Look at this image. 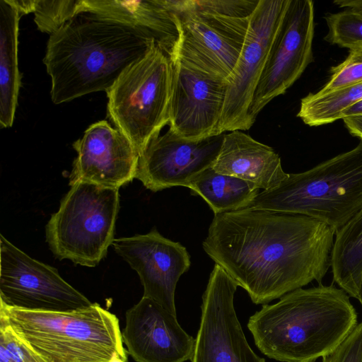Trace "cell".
Here are the masks:
<instances>
[{"label": "cell", "instance_id": "7a4b0ae2", "mask_svg": "<svg viewBox=\"0 0 362 362\" xmlns=\"http://www.w3.org/2000/svg\"><path fill=\"white\" fill-rule=\"evenodd\" d=\"M154 45L143 29L90 12L76 13L47 44L43 62L51 78L52 101L107 92Z\"/></svg>", "mask_w": 362, "mask_h": 362}, {"label": "cell", "instance_id": "8fae6325", "mask_svg": "<svg viewBox=\"0 0 362 362\" xmlns=\"http://www.w3.org/2000/svg\"><path fill=\"white\" fill-rule=\"evenodd\" d=\"M290 0H259L238 62L226 80L220 134L250 128L247 112Z\"/></svg>", "mask_w": 362, "mask_h": 362}, {"label": "cell", "instance_id": "9c48e42d", "mask_svg": "<svg viewBox=\"0 0 362 362\" xmlns=\"http://www.w3.org/2000/svg\"><path fill=\"white\" fill-rule=\"evenodd\" d=\"M93 303L56 268L32 258L0 235V304L33 311L71 312Z\"/></svg>", "mask_w": 362, "mask_h": 362}, {"label": "cell", "instance_id": "ffe728a7", "mask_svg": "<svg viewBox=\"0 0 362 362\" xmlns=\"http://www.w3.org/2000/svg\"><path fill=\"white\" fill-rule=\"evenodd\" d=\"M21 14L8 0H0V126H12L21 87L18 65Z\"/></svg>", "mask_w": 362, "mask_h": 362}, {"label": "cell", "instance_id": "ba28073f", "mask_svg": "<svg viewBox=\"0 0 362 362\" xmlns=\"http://www.w3.org/2000/svg\"><path fill=\"white\" fill-rule=\"evenodd\" d=\"M172 71L170 58L154 45L106 92L110 118L139 156L169 122Z\"/></svg>", "mask_w": 362, "mask_h": 362}, {"label": "cell", "instance_id": "3957f363", "mask_svg": "<svg viewBox=\"0 0 362 362\" xmlns=\"http://www.w3.org/2000/svg\"><path fill=\"white\" fill-rule=\"evenodd\" d=\"M358 325L350 296L331 284L291 291L250 316L255 345L281 362H315L332 352Z\"/></svg>", "mask_w": 362, "mask_h": 362}, {"label": "cell", "instance_id": "1f68e13d", "mask_svg": "<svg viewBox=\"0 0 362 362\" xmlns=\"http://www.w3.org/2000/svg\"><path fill=\"white\" fill-rule=\"evenodd\" d=\"M358 115H362V100L344 110L341 112V119Z\"/></svg>", "mask_w": 362, "mask_h": 362}, {"label": "cell", "instance_id": "7c38bea8", "mask_svg": "<svg viewBox=\"0 0 362 362\" xmlns=\"http://www.w3.org/2000/svg\"><path fill=\"white\" fill-rule=\"evenodd\" d=\"M238 286L215 263L202 295L192 362H265L250 346L236 315L233 300Z\"/></svg>", "mask_w": 362, "mask_h": 362}, {"label": "cell", "instance_id": "6da1fadb", "mask_svg": "<svg viewBox=\"0 0 362 362\" xmlns=\"http://www.w3.org/2000/svg\"><path fill=\"white\" fill-rule=\"evenodd\" d=\"M335 233L306 216L245 208L214 214L202 246L253 303L264 305L313 281L322 284Z\"/></svg>", "mask_w": 362, "mask_h": 362}, {"label": "cell", "instance_id": "d6986e66", "mask_svg": "<svg viewBox=\"0 0 362 362\" xmlns=\"http://www.w3.org/2000/svg\"><path fill=\"white\" fill-rule=\"evenodd\" d=\"M90 12L143 29L170 59L178 39L173 12L164 0H79L78 11Z\"/></svg>", "mask_w": 362, "mask_h": 362}, {"label": "cell", "instance_id": "ac0fdd59", "mask_svg": "<svg viewBox=\"0 0 362 362\" xmlns=\"http://www.w3.org/2000/svg\"><path fill=\"white\" fill-rule=\"evenodd\" d=\"M212 168L251 182L263 191L276 187L288 175L282 168L280 156L272 147L240 130L224 134Z\"/></svg>", "mask_w": 362, "mask_h": 362}, {"label": "cell", "instance_id": "44dd1931", "mask_svg": "<svg viewBox=\"0 0 362 362\" xmlns=\"http://www.w3.org/2000/svg\"><path fill=\"white\" fill-rule=\"evenodd\" d=\"M333 281L360 300L362 287V208L335 233L331 255Z\"/></svg>", "mask_w": 362, "mask_h": 362}, {"label": "cell", "instance_id": "4316f807", "mask_svg": "<svg viewBox=\"0 0 362 362\" xmlns=\"http://www.w3.org/2000/svg\"><path fill=\"white\" fill-rule=\"evenodd\" d=\"M1 362H44L6 325L0 323Z\"/></svg>", "mask_w": 362, "mask_h": 362}, {"label": "cell", "instance_id": "484cf974", "mask_svg": "<svg viewBox=\"0 0 362 362\" xmlns=\"http://www.w3.org/2000/svg\"><path fill=\"white\" fill-rule=\"evenodd\" d=\"M330 78L318 91L325 93L362 83V48L351 49L346 59L330 69Z\"/></svg>", "mask_w": 362, "mask_h": 362}, {"label": "cell", "instance_id": "5b68a950", "mask_svg": "<svg viewBox=\"0 0 362 362\" xmlns=\"http://www.w3.org/2000/svg\"><path fill=\"white\" fill-rule=\"evenodd\" d=\"M247 208L306 216L337 232L362 208V140L307 171L288 174Z\"/></svg>", "mask_w": 362, "mask_h": 362}, {"label": "cell", "instance_id": "52a82bcc", "mask_svg": "<svg viewBox=\"0 0 362 362\" xmlns=\"http://www.w3.org/2000/svg\"><path fill=\"white\" fill-rule=\"evenodd\" d=\"M71 187L45 226L46 241L57 259L93 267L115 239L119 189L86 182Z\"/></svg>", "mask_w": 362, "mask_h": 362}, {"label": "cell", "instance_id": "4dcf8cb0", "mask_svg": "<svg viewBox=\"0 0 362 362\" xmlns=\"http://www.w3.org/2000/svg\"><path fill=\"white\" fill-rule=\"evenodd\" d=\"M334 3L340 8H346L362 14V0H336Z\"/></svg>", "mask_w": 362, "mask_h": 362}, {"label": "cell", "instance_id": "5bb4252c", "mask_svg": "<svg viewBox=\"0 0 362 362\" xmlns=\"http://www.w3.org/2000/svg\"><path fill=\"white\" fill-rule=\"evenodd\" d=\"M224 134L189 141L169 129L153 138L140 154L135 178L152 192L176 186L187 187L195 177L213 166Z\"/></svg>", "mask_w": 362, "mask_h": 362}, {"label": "cell", "instance_id": "e0dca14e", "mask_svg": "<svg viewBox=\"0 0 362 362\" xmlns=\"http://www.w3.org/2000/svg\"><path fill=\"white\" fill-rule=\"evenodd\" d=\"M73 147L77 156L70 186L86 182L119 189L135 178L139 153L127 137L106 121L91 124Z\"/></svg>", "mask_w": 362, "mask_h": 362}, {"label": "cell", "instance_id": "8992f818", "mask_svg": "<svg viewBox=\"0 0 362 362\" xmlns=\"http://www.w3.org/2000/svg\"><path fill=\"white\" fill-rule=\"evenodd\" d=\"M178 39L170 61L180 60L226 81L243 50L259 0H164Z\"/></svg>", "mask_w": 362, "mask_h": 362}, {"label": "cell", "instance_id": "30bf717a", "mask_svg": "<svg viewBox=\"0 0 362 362\" xmlns=\"http://www.w3.org/2000/svg\"><path fill=\"white\" fill-rule=\"evenodd\" d=\"M314 5L290 0L270 47L247 112L251 127L261 110L298 79L313 60Z\"/></svg>", "mask_w": 362, "mask_h": 362}, {"label": "cell", "instance_id": "cb8c5ba5", "mask_svg": "<svg viewBox=\"0 0 362 362\" xmlns=\"http://www.w3.org/2000/svg\"><path fill=\"white\" fill-rule=\"evenodd\" d=\"M329 31L325 40L350 50L362 48V14L351 9L325 17Z\"/></svg>", "mask_w": 362, "mask_h": 362}, {"label": "cell", "instance_id": "83f0119b", "mask_svg": "<svg viewBox=\"0 0 362 362\" xmlns=\"http://www.w3.org/2000/svg\"><path fill=\"white\" fill-rule=\"evenodd\" d=\"M322 362H362V322Z\"/></svg>", "mask_w": 362, "mask_h": 362}, {"label": "cell", "instance_id": "9a60e30c", "mask_svg": "<svg viewBox=\"0 0 362 362\" xmlns=\"http://www.w3.org/2000/svg\"><path fill=\"white\" fill-rule=\"evenodd\" d=\"M115 251L135 270L148 298L177 315L175 293L180 276L190 267V256L179 242L156 228L144 235L114 239Z\"/></svg>", "mask_w": 362, "mask_h": 362}, {"label": "cell", "instance_id": "4fadbf2b", "mask_svg": "<svg viewBox=\"0 0 362 362\" xmlns=\"http://www.w3.org/2000/svg\"><path fill=\"white\" fill-rule=\"evenodd\" d=\"M171 62L169 129L189 141L221 134L226 81L180 60Z\"/></svg>", "mask_w": 362, "mask_h": 362}, {"label": "cell", "instance_id": "277c9868", "mask_svg": "<svg viewBox=\"0 0 362 362\" xmlns=\"http://www.w3.org/2000/svg\"><path fill=\"white\" fill-rule=\"evenodd\" d=\"M0 323L44 362L127 360L117 317L96 303L71 312L33 311L0 304Z\"/></svg>", "mask_w": 362, "mask_h": 362}, {"label": "cell", "instance_id": "603a6c76", "mask_svg": "<svg viewBox=\"0 0 362 362\" xmlns=\"http://www.w3.org/2000/svg\"><path fill=\"white\" fill-rule=\"evenodd\" d=\"M362 100V83L325 93H310L301 100L297 115L303 122L317 127L341 119V112Z\"/></svg>", "mask_w": 362, "mask_h": 362}, {"label": "cell", "instance_id": "d6a6232c", "mask_svg": "<svg viewBox=\"0 0 362 362\" xmlns=\"http://www.w3.org/2000/svg\"><path fill=\"white\" fill-rule=\"evenodd\" d=\"M359 302L361 303V305H362V287H361V298L359 300Z\"/></svg>", "mask_w": 362, "mask_h": 362}, {"label": "cell", "instance_id": "f1b7e54d", "mask_svg": "<svg viewBox=\"0 0 362 362\" xmlns=\"http://www.w3.org/2000/svg\"><path fill=\"white\" fill-rule=\"evenodd\" d=\"M342 119L350 134L362 140V115L348 117Z\"/></svg>", "mask_w": 362, "mask_h": 362}, {"label": "cell", "instance_id": "2e32d148", "mask_svg": "<svg viewBox=\"0 0 362 362\" xmlns=\"http://www.w3.org/2000/svg\"><path fill=\"white\" fill-rule=\"evenodd\" d=\"M122 337L136 362H185L194 354L195 339L177 315L144 296L126 312Z\"/></svg>", "mask_w": 362, "mask_h": 362}, {"label": "cell", "instance_id": "7402d4cb", "mask_svg": "<svg viewBox=\"0 0 362 362\" xmlns=\"http://www.w3.org/2000/svg\"><path fill=\"white\" fill-rule=\"evenodd\" d=\"M192 194L201 197L214 214L247 208L260 189L237 177L216 173L209 168L188 185Z\"/></svg>", "mask_w": 362, "mask_h": 362}, {"label": "cell", "instance_id": "d4e9b609", "mask_svg": "<svg viewBox=\"0 0 362 362\" xmlns=\"http://www.w3.org/2000/svg\"><path fill=\"white\" fill-rule=\"evenodd\" d=\"M78 0H35L34 21L43 33L52 34L77 13Z\"/></svg>", "mask_w": 362, "mask_h": 362}, {"label": "cell", "instance_id": "f546056e", "mask_svg": "<svg viewBox=\"0 0 362 362\" xmlns=\"http://www.w3.org/2000/svg\"><path fill=\"white\" fill-rule=\"evenodd\" d=\"M21 16L33 12L35 0H8Z\"/></svg>", "mask_w": 362, "mask_h": 362}]
</instances>
